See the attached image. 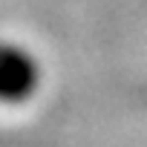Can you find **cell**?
I'll use <instances>...</instances> for the list:
<instances>
[{"instance_id": "obj_1", "label": "cell", "mask_w": 147, "mask_h": 147, "mask_svg": "<svg viewBox=\"0 0 147 147\" xmlns=\"http://www.w3.org/2000/svg\"><path fill=\"white\" fill-rule=\"evenodd\" d=\"M40 84L38 58L18 43H6L0 55V95L6 104H23Z\"/></svg>"}]
</instances>
